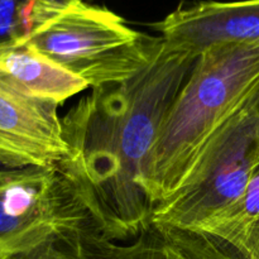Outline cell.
I'll return each mask as SVG.
<instances>
[{"mask_svg": "<svg viewBox=\"0 0 259 259\" xmlns=\"http://www.w3.org/2000/svg\"><path fill=\"white\" fill-rule=\"evenodd\" d=\"M0 82L25 96L56 104L89 88L28 40L0 48Z\"/></svg>", "mask_w": 259, "mask_h": 259, "instance_id": "8", "label": "cell"}, {"mask_svg": "<svg viewBox=\"0 0 259 259\" xmlns=\"http://www.w3.org/2000/svg\"><path fill=\"white\" fill-rule=\"evenodd\" d=\"M28 42L91 89L133 78L162 45L159 37L138 32L111 10L82 0H68Z\"/></svg>", "mask_w": 259, "mask_h": 259, "instance_id": "4", "label": "cell"}, {"mask_svg": "<svg viewBox=\"0 0 259 259\" xmlns=\"http://www.w3.org/2000/svg\"><path fill=\"white\" fill-rule=\"evenodd\" d=\"M197 58L162 40L142 72L93 89L62 119L68 153L61 166L95 207L111 242L137 238L153 211L142 185L161 124Z\"/></svg>", "mask_w": 259, "mask_h": 259, "instance_id": "1", "label": "cell"}, {"mask_svg": "<svg viewBox=\"0 0 259 259\" xmlns=\"http://www.w3.org/2000/svg\"><path fill=\"white\" fill-rule=\"evenodd\" d=\"M100 239L108 238L95 207L60 163L19 168L0 163V259L57 240Z\"/></svg>", "mask_w": 259, "mask_h": 259, "instance_id": "3", "label": "cell"}, {"mask_svg": "<svg viewBox=\"0 0 259 259\" xmlns=\"http://www.w3.org/2000/svg\"><path fill=\"white\" fill-rule=\"evenodd\" d=\"M85 244L88 243L57 240L5 259H89L85 253Z\"/></svg>", "mask_w": 259, "mask_h": 259, "instance_id": "12", "label": "cell"}, {"mask_svg": "<svg viewBox=\"0 0 259 259\" xmlns=\"http://www.w3.org/2000/svg\"><path fill=\"white\" fill-rule=\"evenodd\" d=\"M68 0H0V48L30 38Z\"/></svg>", "mask_w": 259, "mask_h": 259, "instance_id": "10", "label": "cell"}, {"mask_svg": "<svg viewBox=\"0 0 259 259\" xmlns=\"http://www.w3.org/2000/svg\"><path fill=\"white\" fill-rule=\"evenodd\" d=\"M258 83L259 46H215L197 57L162 121L142 177L153 209L187 181Z\"/></svg>", "mask_w": 259, "mask_h": 259, "instance_id": "2", "label": "cell"}, {"mask_svg": "<svg viewBox=\"0 0 259 259\" xmlns=\"http://www.w3.org/2000/svg\"><path fill=\"white\" fill-rule=\"evenodd\" d=\"M58 106L0 82V163L19 168L65 161L68 149Z\"/></svg>", "mask_w": 259, "mask_h": 259, "instance_id": "6", "label": "cell"}, {"mask_svg": "<svg viewBox=\"0 0 259 259\" xmlns=\"http://www.w3.org/2000/svg\"><path fill=\"white\" fill-rule=\"evenodd\" d=\"M249 104L259 113V83H258L257 88H255V90H254V93H253V95L250 96Z\"/></svg>", "mask_w": 259, "mask_h": 259, "instance_id": "14", "label": "cell"}, {"mask_svg": "<svg viewBox=\"0 0 259 259\" xmlns=\"http://www.w3.org/2000/svg\"><path fill=\"white\" fill-rule=\"evenodd\" d=\"M153 27L167 47L196 58L215 46H259V0L181 4Z\"/></svg>", "mask_w": 259, "mask_h": 259, "instance_id": "7", "label": "cell"}, {"mask_svg": "<svg viewBox=\"0 0 259 259\" xmlns=\"http://www.w3.org/2000/svg\"><path fill=\"white\" fill-rule=\"evenodd\" d=\"M245 259H259V225L248 238L244 248Z\"/></svg>", "mask_w": 259, "mask_h": 259, "instance_id": "13", "label": "cell"}, {"mask_svg": "<svg viewBox=\"0 0 259 259\" xmlns=\"http://www.w3.org/2000/svg\"><path fill=\"white\" fill-rule=\"evenodd\" d=\"M85 253L89 259H195L153 227L144 229L131 244H116L108 239L88 243Z\"/></svg>", "mask_w": 259, "mask_h": 259, "instance_id": "11", "label": "cell"}, {"mask_svg": "<svg viewBox=\"0 0 259 259\" xmlns=\"http://www.w3.org/2000/svg\"><path fill=\"white\" fill-rule=\"evenodd\" d=\"M258 225L259 166L242 197L180 248L195 259H245V243Z\"/></svg>", "mask_w": 259, "mask_h": 259, "instance_id": "9", "label": "cell"}, {"mask_svg": "<svg viewBox=\"0 0 259 259\" xmlns=\"http://www.w3.org/2000/svg\"><path fill=\"white\" fill-rule=\"evenodd\" d=\"M259 166V113L247 105L218 133L187 181L152 211L151 227L182 247L242 197Z\"/></svg>", "mask_w": 259, "mask_h": 259, "instance_id": "5", "label": "cell"}]
</instances>
